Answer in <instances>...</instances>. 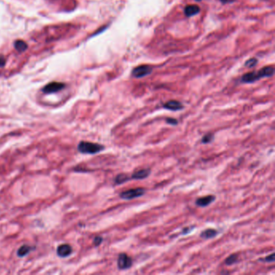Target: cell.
I'll use <instances>...</instances> for the list:
<instances>
[{
  "label": "cell",
  "mask_w": 275,
  "mask_h": 275,
  "mask_svg": "<svg viewBox=\"0 0 275 275\" xmlns=\"http://www.w3.org/2000/svg\"><path fill=\"white\" fill-rule=\"evenodd\" d=\"M78 151L85 154H95L103 150V145L87 141H81L77 146Z\"/></svg>",
  "instance_id": "cell-1"
},
{
  "label": "cell",
  "mask_w": 275,
  "mask_h": 275,
  "mask_svg": "<svg viewBox=\"0 0 275 275\" xmlns=\"http://www.w3.org/2000/svg\"><path fill=\"white\" fill-rule=\"evenodd\" d=\"M145 192H146V191L144 188H133V189L127 190V191H124L122 193H120V197L124 200H131L133 198H139V197L143 196L145 194Z\"/></svg>",
  "instance_id": "cell-2"
},
{
  "label": "cell",
  "mask_w": 275,
  "mask_h": 275,
  "mask_svg": "<svg viewBox=\"0 0 275 275\" xmlns=\"http://www.w3.org/2000/svg\"><path fill=\"white\" fill-rule=\"evenodd\" d=\"M132 263H133V262H132V257H130L126 253L122 252L118 257L117 266L119 269H121V270L128 269L132 266Z\"/></svg>",
  "instance_id": "cell-3"
},
{
  "label": "cell",
  "mask_w": 275,
  "mask_h": 275,
  "mask_svg": "<svg viewBox=\"0 0 275 275\" xmlns=\"http://www.w3.org/2000/svg\"><path fill=\"white\" fill-rule=\"evenodd\" d=\"M152 72V67L147 65H139L137 67H136L133 69L132 70V75L136 78H141V77H145L149 74H151Z\"/></svg>",
  "instance_id": "cell-4"
},
{
  "label": "cell",
  "mask_w": 275,
  "mask_h": 275,
  "mask_svg": "<svg viewBox=\"0 0 275 275\" xmlns=\"http://www.w3.org/2000/svg\"><path fill=\"white\" fill-rule=\"evenodd\" d=\"M65 84L60 82H51L48 84L42 89V91L45 94H53L63 90L65 88Z\"/></svg>",
  "instance_id": "cell-5"
},
{
  "label": "cell",
  "mask_w": 275,
  "mask_h": 275,
  "mask_svg": "<svg viewBox=\"0 0 275 275\" xmlns=\"http://www.w3.org/2000/svg\"><path fill=\"white\" fill-rule=\"evenodd\" d=\"M215 198H215V195H207L204 197L197 198L195 200V204L199 207H206L211 204L213 202H215Z\"/></svg>",
  "instance_id": "cell-6"
},
{
  "label": "cell",
  "mask_w": 275,
  "mask_h": 275,
  "mask_svg": "<svg viewBox=\"0 0 275 275\" xmlns=\"http://www.w3.org/2000/svg\"><path fill=\"white\" fill-rule=\"evenodd\" d=\"M163 108L167 109V110H170V111H177L182 110L184 108V106L179 101L170 100L163 104Z\"/></svg>",
  "instance_id": "cell-7"
},
{
  "label": "cell",
  "mask_w": 275,
  "mask_h": 275,
  "mask_svg": "<svg viewBox=\"0 0 275 275\" xmlns=\"http://www.w3.org/2000/svg\"><path fill=\"white\" fill-rule=\"evenodd\" d=\"M151 174V170L150 169H141L137 171L134 172L132 174L131 179H135V180H142L144 178H148Z\"/></svg>",
  "instance_id": "cell-8"
},
{
  "label": "cell",
  "mask_w": 275,
  "mask_h": 275,
  "mask_svg": "<svg viewBox=\"0 0 275 275\" xmlns=\"http://www.w3.org/2000/svg\"><path fill=\"white\" fill-rule=\"evenodd\" d=\"M72 252V248L70 245H61L57 248V255L60 257H65L70 255Z\"/></svg>",
  "instance_id": "cell-9"
},
{
  "label": "cell",
  "mask_w": 275,
  "mask_h": 275,
  "mask_svg": "<svg viewBox=\"0 0 275 275\" xmlns=\"http://www.w3.org/2000/svg\"><path fill=\"white\" fill-rule=\"evenodd\" d=\"M261 77H259L257 72H251V73H248V74H245V75H243L241 80L243 82L245 83H252V82H254L256 81L259 80Z\"/></svg>",
  "instance_id": "cell-10"
},
{
  "label": "cell",
  "mask_w": 275,
  "mask_h": 275,
  "mask_svg": "<svg viewBox=\"0 0 275 275\" xmlns=\"http://www.w3.org/2000/svg\"><path fill=\"white\" fill-rule=\"evenodd\" d=\"M199 11H200V7L197 5L193 4V5H187L185 7L184 13L187 17H191L199 13Z\"/></svg>",
  "instance_id": "cell-11"
},
{
  "label": "cell",
  "mask_w": 275,
  "mask_h": 275,
  "mask_svg": "<svg viewBox=\"0 0 275 275\" xmlns=\"http://www.w3.org/2000/svg\"><path fill=\"white\" fill-rule=\"evenodd\" d=\"M259 77L262 78L265 77H271L274 74V68L273 66H265L257 72Z\"/></svg>",
  "instance_id": "cell-12"
},
{
  "label": "cell",
  "mask_w": 275,
  "mask_h": 275,
  "mask_svg": "<svg viewBox=\"0 0 275 275\" xmlns=\"http://www.w3.org/2000/svg\"><path fill=\"white\" fill-rule=\"evenodd\" d=\"M217 235H218V231H216L215 229H213V228H207V229L202 231L201 234H200V237L208 240V239L214 238Z\"/></svg>",
  "instance_id": "cell-13"
},
{
  "label": "cell",
  "mask_w": 275,
  "mask_h": 275,
  "mask_svg": "<svg viewBox=\"0 0 275 275\" xmlns=\"http://www.w3.org/2000/svg\"><path fill=\"white\" fill-rule=\"evenodd\" d=\"M131 178L128 177L126 174H118L115 178V183L116 185H121L125 183L126 181H128Z\"/></svg>",
  "instance_id": "cell-14"
},
{
  "label": "cell",
  "mask_w": 275,
  "mask_h": 275,
  "mask_svg": "<svg viewBox=\"0 0 275 275\" xmlns=\"http://www.w3.org/2000/svg\"><path fill=\"white\" fill-rule=\"evenodd\" d=\"M32 250V248L28 246V245H23L22 247H20L18 251H17V255L19 257H24L27 254H28Z\"/></svg>",
  "instance_id": "cell-15"
},
{
  "label": "cell",
  "mask_w": 275,
  "mask_h": 275,
  "mask_svg": "<svg viewBox=\"0 0 275 275\" xmlns=\"http://www.w3.org/2000/svg\"><path fill=\"white\" fill-rule=\"evenodd\" d=\"M15 49L17 51L22 53V52H24L27 49V45L24 40H16L15 42Z\"/></svg>",
  "instance_id": "cell-16"
},
{
  "label": "cell",
  "mask_w": 275,
  "mask_h": 275,
  "mask_svg": "<svg viewBox=\"0 0 275 275\" xmlns=\"http://www.w3.org/2000/svg\"><path fill=\"white\" fill-rule=\"evenodd\" d=\"M237 262H238V255L237 254H231L225 259L224 263L226 265H232L236 264Z\"/></svg>",
  "instance_id": "cell-17"
},
{
  "label": "cell",
  "mask_w": 275,
  "mask_h": 275,
  "mask_svg": "<svg viewBox=\"0 0 275 275\" xmlns=\"http://www.w3.org/2000/svg\"><path fill=\"white\" fill-rule=\"evenodd\" d=\"M214 138H215V136L213 133H211V132H209L207 134L204 135L201 139V143L202 144H209V143H211L214 140Z\"/></svg>",
  "instance_id": "cell-18"
},
{
  "label": "cell",
  "mask_w": 275,
  "mask_h": 275,
  "mask_svg": "<svg viewBox=\"0 0 275 275\" xmlns=\"http://www.w3.org/2000/svg\"><path fill=\"white\" fill-rule=\"evenodd\" d=\"M257 64V59H256V58H251V59H248V60L245 62V66L248 68H252L254 67Z\"/></svg>",
  "instance_id": "cell-19"
},
{
  "label": "cell",
  "mask_w": 275,
  "mask_h": 275,
  "mask_svg": "<svg viewBox=\"0 0 275 275\" xmlns=\"http://www.w3.org/2000/svg\"><path fill=\"white\" fill-rule=\"evenodd\" d=\"M259 261L261 262H268V263H272V262H274L275 261V253H272L270 255L265 257V258H261L259 259Z\"/></svg>",
  "instance_id": "cell-20"
},
{
  "label": "cell",
  "mask_w": 275,
  "mask_h": 275,
  "mask_svg": "<svg viewBox=\"0 0 275 275\" xmlns=\"http://www.w3.org/2000/svg\"><path fill=\"white\" fill-rule=\"evenodd\" d=\"M165 121H166V123L168 124H170V125H173V126H176L178 124V121L174 118L168 117L165 119Z\"/></svg>",
  "instance_id": "cell-21"
},
{
  "label": "cell",
  "mask_w": 275,
  "mask_h": 275,
  "mask_svg": "<svg viewBox=\"0 0 275 275\" xmlns=\"http://www.w3.org/2000/svg\"><path fill=\"white\" fill-rule=\"evenodd\" d=\"M195 228V226H192V227H188V228H185L182 229V231H181V234L182 235H186V234H187L189 232H191L192 231V229Z\"/></svg>",
  "instance_id": "cell-22"
},
{
  "label": "cell",
  "mask_w": 275,
  "mask_h": 275,
  "mask_svg": "<svg viewBox=\"0 0 275 275\" xmlns=\"http://www.w3.org/2000/svg\"><path fill=\"white\" fill-rule=\"evenodd\" d=\"M103 241V238L101 236H96L94 240V244L95 246H98Z\"/></svg>",
  "instance_id": "cell-23"
},
{
  "label": "cell",
  "mask_w": 275,
  "mask_h": 275,
  "mask_svg": "<svg viewBox=\"0 0 275 275\" xmlns=\"http://www.w3.org/2000/svg\"><path fill=\"white\" fill-rule=\"evenodd\" d=\"M5 64H6V60L4 59V57H0V66H4Z\"/></svg>",
  "instance_id": "cell-24"
},
{
  "label": "cell",
  "mask_w": 275,
  "mask_h": 275,
  "mask_svg": "<svg viewBox=\"0 0 275 275\" xmlns=\"http://www.w3.org/2000/svg\"><path fill=\"white\" fill-rule=\"evenodd\" d=\"M223 4H228V3H230V2H232L233 0H220Z\"/></svg>",
  "instance_id": "cell-25"
},
{
  "label": "cell",
  "mask_w": 275,
  "mask_h": 275,
  "mask_svg": "<svg viewBox=\"0 0 275 275\" xmlns=\"http://www.w3.org/2000/svg\"><path fill=\"white\" fill-rule=\"evenodd\" d=\"M196 1H200V0H196Z\"/></svg>",
  "instance_id": "cell-26"
}]
</instances>
